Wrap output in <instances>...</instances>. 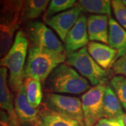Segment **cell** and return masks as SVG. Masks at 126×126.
<instances>
[{
	"mask_svg": "<svg viewBox=\"0 0 126 126\" xmlns=\"http://www.w3.org/2000/svg\"><path fill=\"white\" fill-rule=\"evenodd\" d=\"M90 88L89 81L66 63L58 66L44 83L45 93H50L79 94Z\"/></svg>",
	"mask_w": 126,
	"mask_h": 126,
	"instance_id": "1",
	"label": "cell"
},
{
	"mask_svg": "<svg viewBox=\"0 0 126 126\" xmlns=\"http://www.w3.org/2000/svg\"><path fill=\"white\" fill-rule=\"evenodd\" d=\"M28 45L29 41L27 36L20 30L17 32L13 45L7 54L0 59V67L9 70L8 83L10 89L14 93H16L23 86Z\"/></svg>",
	"mask_w": 126,
	"mask_h": 126,
	"instance_id": "2",
	"label": "cell"
},
{
	"mask_svg": "<svg viewBox=\"0 0 126 126\" xmlns=\"http://www.w3.org/2000/svg\"><path fill=\"white\" fill-rule=\"evenodd\" d=\"M66 58V53H50L30 46L24 77L36 79L44 83L51 72L64 63Z\"/></svg>",
	"mask_w": 126,
	"mask_h": 126,
	"instance_id": "3",
	"label": "cell"
},
{
	"mask_svg": "<svg viewBox=\"0 0 126 126\" xmlns=\"http://www.w3.org/2000/svg\"><path fill=\"white\" fill-rule=\"evenodd\" d=\"M65 63L75 68L82 77L94 86L106 84L113 74L112 70H106L101 67L89 55L86 47L67 54Z\"/></svg>",
	"mask_w": 126,
	"mask_h": 126,
	"instance_id": "4",
	"label": "cell"
},
{
	"mask_svg": "<svg viewBox=\"0 0 126 126\" xmlns=\"http://www.w3.org/2000/svg\"><path fill=\"white\" fill-rule=\"evenodd\" d=\"M21 14V9L15 4H0V59L13 45L14 34L23 23Z\"/></svg>",
	"mask_w": 126,
	"mask_h": 126,
	"instance_id": "5",
	"label": "cell"
},
{
	"mask_svg": "<svg viewBox=\"0 0 126 126\" xmlns=\"http://www.w3.org/2000/svg\"><path fill=\"white\" fill-rule=\"evenodd\" d=\"M23 31L27 36L30 46L50 53H66L61 41L49 27L40 21L27 22Z\"/></svg>",
	"mask_w": 126,
	"mask_h": 126,
	"instance_id": "6",
	"label": "cell"
},
{
	"mask_svg": "<svg viewBox=\"0 0 126 126\" xmlns=\"http://www.w3.org/2000/svg\"><path fill=\"white\" fill-rule=\"evenodd\" d=\"M42 104L55 112L83 123L81 100L78 97L45 93Z\"/></svg>",
	"mask_w": 126,
	"mask_h": 126,
	"instance_id": "7",
	"label": "cell"
},
{
	"mask_svg": "<svg viewBox=\"0 0 126 126\" xmlns=\"http://www.w3.org/2000/svg\"><path fill=\"white\" fill-rule=\"evenodd\" d=\"M106 84L90 88L81 97L85 126H94L104 118L103 98Z\"/></svg>",
	"mask_w": 126,
	"mask_h": 126,
	"instance_id": "8",
	"label": "cell"
},
{
	"mask_svg": "<svg viewBox=\"0 0 126 126\" xmlns=\"http://www.w3.org/2000/svg\"><path fill=\"white\" fill-rule=\"evenodd\" d=\"M82 14L83 11L81 9L75 6L67 11L55 15L45 22L55 31L61 41L64 42L68 33Z\"/></svg>",
	"mask_w": 126,
	"mask_h": 126,
	"instance_id": "9",
	"label": "cell"
},
{
	"mask_svg": "<svg viewBox=\"0 0 126 126\" xmlns=\"http://www.w3.org/2000/svg\"><path fill=\"white\" fill-rule=\"evenodd\" d=\"M14 94L15 111L20 126H36L39 121V110L27 101L23 85Z\"/></svg>",
	"mask_w": 126,
	"mask_h": 126,
	"instance_id": "10",
	"label": "cell"
},
{
	"mask_svg": "<svg viewBox=\"0 0 126 126\" xmlns=\"http://www.w3.org/2000/svg\"><path fill=\"white\" fill-rule=\"evenodd\" d=\"M87 22L88 18L86 16L82 14L68 33L65 41L64 42L66 54L76 52L88 44L89 38Z\"/></svg>",
	"mask_w": 126,
	"mask_h": 126,
	"instance_id": "11",
	"label": "cell"
},
{
	"mask_svg": "<svg viewBox=\"0 0 126 126\" xmlns=\"http://www.w3.org/2000/svg\"><path fill=\"white\" fill-rule=\"evenodd\" d=\"M8 69L0 67V110H4L9 114L14 126H20L15 111L13 93L8 83Z\"/></svg>",
	"mask_w": 126,
	"mask_h": 126,
	"instance_id": "12",
	"label": "cell"
},
{
	"mask_svg": "<svg viewBox=\"0 0 126 126\" xmlns=\"http://www.w3.org/2000/svg\"><path fill=\"white\" fill-rule=\"evenodd\" d=\"M86 48L89 55L104 69L109 70L118 60L117 50L107 44L91 41Z\"/></svg>",
	"mask_w": 126,
	"mask_h": 126,
	"instance_id": "13",
	"label": "cell"
},
{
	"mask_svg": "<svg viewBox=\"0 0 126 126\" xmlns=\"http://www.w3.org/2000/svg\"><path fill=\"white\" fill-rule=\"evenodd\" d=\"M109 20V17L105 15H90L88 16L87 26L89 40L108 44Z\"/></svg>",
	"mask_w": 126,
	"mask_h": 126,
	"instance_id": "14",
	"label": "cell"
},
{
	"mask_svg": "<svg viewBox=\"0 0 126 126\" xmlns=\"http://www.w3.org/2000/svg\"><path fill=\"white\" fill-rule=\"evenodd\" d=\"M38 110L39 121L36 126H85L83 123L55 112L43 104Z\"/></svg>",
	"mask_w": 126,
	"mask_h": 126,
	"instance_id": "15",
	"label": "cell"
},
{
	"mask_svg": "<svg viewBox=\"0 0 126 126\" xmlns=\"http://www.w3.org/2000/svg\"><path fill=\"white\" fill-rule=\"evenodd\" d=\"M108 44L118 51V59L126 55V30L111 17L109 20Z\"/></svg>",
	"mask_w": 126,
	"mask_h": 126,
	"instance_id": "16",
	"label": "cell"
},
{
	"mask_svg": "<svg viewBox=\"0 0 126 126\" xmlns=\"http://www.w3.org/2000/svg\"><path fill=\"white\" fill-rule=\"evenodd\" d=\"M103 113L104 118H107L120 117L125 114L120 100L109 85H107L104 91Z\"/></svg>",
	"mask_w": 126,
	"mask_h": 126,
	"instance_id": "17",
	"label": "cell"
},
{
	"mask_svg": "<svg viewBox=\"0 0 126 126\" xmlns=\"http://www.w3.org/2000/svg\"><path fill=\"white\" fill-rule=\"evenodd\" d=\"M23 85L29 103L34 108H39L44 98L41 82L32 77H26L23 80Z\"/></svg>",
	"mask_w": 126,
	"mask_h": 126,
	"instance_id": "18",
	"label": "cell"
},
{
	"mask_svg": "<svg viewBox=\"0 0 126 126\" xmlns=\"http://www.w3.org/2000/svg\"><path fill=\"white\" fill-rule=\"evenodd\" d=\"M76 6L82 11L94 14H101L111 17V1L109 0H79Z\"/></svg>",
	"mask_w": 126,
	"mask_h": 126,
	"instance_id": "19",
	"label": "cell"
},
{
	"mask_svg": "<svg viewBox=\"0 0 126 126\" xmlns=\"http://www.w3.org/2000/svg\"><path fill=\"white\" fill-rule=\"evenodd\" d=\"M48 0H27L25 1L21 18L23 20H32L40 17L46 11L49 3Z\"/></svg>",
	"mask_w": 126,
	"mask_h": 126,
	"instance_id": "20",
	"label": "cell"
},
{
	"mask_svg": "<svg viewBox=\"0 0 126 126\" xmlns=\"http://www.w3.org/2000/svg\"><path fill=\"white\" fill-rule=\"evenodd\" d=\"M77 1L75 0H52L46 9L44 16V20L46 21L54 16L55 14L64 11H67L75 6Z\"/></svg>",
	"mask_w": 126,
	"mask_h": 126,
	"instance_id": "21",
	"label": "cell"
},
{
	"mask_svg": "<svg viewBox=\"0 0 126 126\" xmlns=\"http://www.w3.org/2000/svg\"><path fill=\"white\" fill-rule=\"evenodd\" d=\"M109 83L126 111V77L116 75L111 79Z\"/></svg>",
	"mask_w": 126,
	"mask_h": 126,
	"instance_id": "22",
	"label": "cell"
},
{
	"mask_svg": "<svg viewBox=\"0 0 126 126\" xmlns=\"http://www.w3.org/2000/svg\"><path fill=\"white\" fill-rule=\"evenodd\" d=\"M111 8L117 23L126 30V6L121 0H113Z\"/></svg>",
	"mask_w": 126,
	"mask_h": 126,
	"instance_id": "23",
	"label": "cell"
},
{
	"mask_svg": "<svg viewBox=\"0 0 126 126\" xmlns=\"http://www.w3.org/2000/svg\"><path fill=\"white\" fill-rule=\"evenodd\" d=\"M112 72L115 75L126 77V55L119 58L115 62L112 67Z\"/></svg>",
	"mask_w": 126,
	"mask_h": 126,
	"instance_id": "24",
	"label": "cell"
},
{
	"mask_svg": "<svg viewBox=\"0 0 126 126\" xmlns=\"http://www.w3.org/2000/svg\"><path fill=\"white\" fill-rule=\"evenodd\" d=\"M93 126H126L123 122V116L117 118H103Z\"/></svg>",
	"mask_w": 126,
	"mask_h": 126,
	"instance_id": "25",
	"label": "cell"
},
{
	"mask_svg": "<svg viewBox=\"0 0 126 126\" xmlns=\"http://www.w3.org/2000/svg\"><path fill=\"white\" fill-rule=\"evenodd\" d=\"M0 126H14L9 114L4 110H0Z\"/></svg>",
	"mask_w": 126,
	"mask_h": 126,
	"instance_id": "26",
	"label": "cell"
},
{
	"mask_svg": "<svg viewBox=\"0 0 126 126\" xmlns=\"http://www.w3.org/2000/svg\"><path fill=\"white\" fill-rule=\"evenodd\" d=\"M123 122H124L125 126H126V113H125V114L123 115Z\"/></svg>",
	"mask_w": 126,
	"mask_h": 126,
	"instance_id": "27",
	"label": "cell"
},
{
	"mask_svg": "<svg viewBox=\"0 0 126 126\" xmlns=\"http://www.w3.org/2000/svg\"><path fill=\"white\" fill-rule=\"evenodd\" d=\"M122 1H123V4L125 5V6H126V0H123Z\"/></svg>",
	"mask_w": 126,
	"mask_h": 126,
	"instance_id": "28",
	"label": "cell"
}]
</instances>
